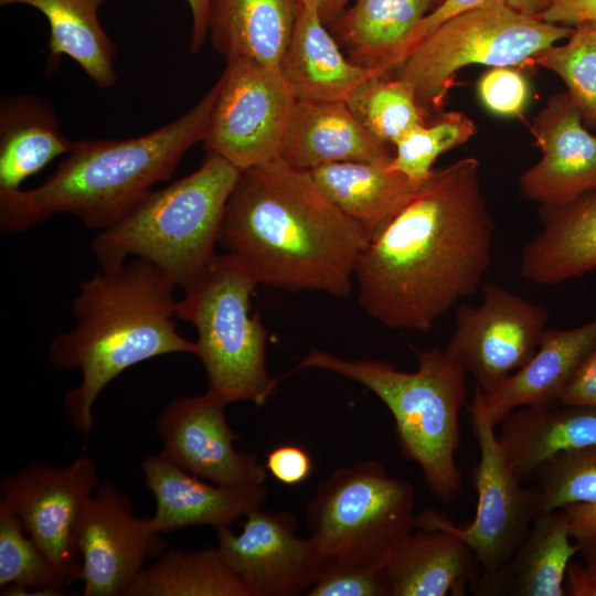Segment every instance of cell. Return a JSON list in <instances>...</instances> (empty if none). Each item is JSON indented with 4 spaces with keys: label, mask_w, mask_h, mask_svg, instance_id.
Returning a JSON list of instances; mask_svg holds the SVG:
<instances>
[{
    "label": "cell",
    "mask_w": 596,
    "mask_h": 596,
    "mask_svg": "<svg viewBox=\"0 0 596 596\" xmlns=\"http://www.w3.org/2000/svg\"><path fill=\"white\" fill-rule=\"evenodd\" d=\"M539 17L546 22L572 28L596 23V0H553Z\"/></svg>",
    "instance_id": "cell-42"
},
{
    "label": "cell",
    "mask_w": 596,
    "mask_h": 596,
    "mask_svg": "<svg viewBox=\"0 0 596 596\" xmlns=\"http://www.w3.org/2000/svg\"><path fill=\"white\" fill-rule=\"evenodd\" d=\"M565 509L535 515L528 534L511 557L500 586L517 596H563L571 558L579 551L571 543Z\"/></svg>",
    "instance_id": "cell-30"
},
{
    "label": "cell",
    "mask_w": 596,
    "mask_h": 596,
    "mask_svg": "<svg viewBox=\"0 0 596 596\" xmlns=\"http://www.w3.org/2000/svg\"><path fill=\"white\" fill-rule=\"evenodd\" d=\"M98 485L96 464L88 456L64 467L32 462L0 482V504L18 518L68 585L81 579L76 528Z\"/></svg>",
    "instance_id": "cell-12"
},
{
    "label": "cell",
    "mask_w": 596,
    "mask_h": 596,
    "mask_svg": "<svg viewBox=\"0 0 596 596\" xmlns=\"http://www.w3.org/2000/svg\"><path fill=\"white\" fill-rule=\"evenodd\" d=\"M434 0H354L333 23L351 61L380 76L408 55L412 38Z\"/></svg>",
    "instance_id": "cell-25"
},
{
    "label": "cell",
    "mask_w": 596,
    "mask_h": 596,
    "mask_svg": "<svg viewBox=\"0 0 596 596\" xmlns=\"http://www.w3.org/2000/svg\"><path fill=\"white\" fill-rule=\"evenodd\" d=\"M299 0H211L207 34L226 61L278 67L290 42Z\"/></svg>",
    "instance_id": "cell-26"
},
{
    "label": "cell",
    "mask_w": 596,
    "mask_h": 596,
    "mask_svg": "<svg viewBox=\"0 0 596 596\" xmlns=\"http://www.w3.org/2000/svg\"><path fill=\"white\" fill-rule=\"evenodd\" d=\"M414 350L417 369L413 372L398 370L386 361L345 359L317 349L297 369L331 372L373 392L394 418L404 456L418 465L432 494L449 503L461 489L456 453L467 372L446 351Z\"/></svg>",
    "instance_id": "cell-5"
},
{
    "label": "cell",
    "mask_w": 596,
    "mask_h": 596,
    "mask_svg": "<svg viewBox=\"0 0 596 596\" xmlns=\"http://www.w3.org/2000/svg\"><path fill=\"white\" fill-rule=\"evenodd\" d=\"M541 231L525 245L520 274L551 286L596 269V190L565 204H540Z\"/></svg>",
    "instance_id": "cell-22"
},
{
    "label": "cell",
    "mask_w": 596,
    "mask_h": 596,
    "mask_svg": "<svg viewBox=\"0 0 596 596\" xmlns=\"http://www.w3.org/2000/svg\"><path fill=\"white\" fill-rule=\"evenodd\" d=\"M203 145L238 170L281 158L297 99L278 67L226 61Z\"/></svg>",
    "instance_id": "cell-10"
},
{
    "label": "cell",
    "mask_w": 596,
    "mask_h": 596,
    "mask_svg": "<svg viewBox=\"0 0 596 596\" xmlns=\"http://www.w3.org/2000/svg\"><path fill=\"white\" fill-rule=\"evenodd\" d=\"M508 6L525 14H542L553 0H503Z\"/></svg>",
    "instance_id": "cell-47"
},
{
    "label": "cell",
    "mask_w": 596,
    "mask_h": 596,
    "mask_svg": "<svg viewBox=\"0 0 596 596\" xmlns=\"http://www.w3.org/2000/svg\"><path fill=\"white\" fill-rule=\"evenodd\" d=\"M216 83L184 114L140 136L73 141L39 187L0 192V228L19 233L67 213L105 230L136 206L152 187L171 178L183 156L205 139Z\"/></svg>",
    "instance_id": "cell-4"
},
{
    "label": "cell",
    "mask_w": 596,
    "mask_h": 596,
    "mask_svg": "<svg viewBox=\"0 0 596 596\" xmlns=\"http://www.w3.org/2000/svg\"><path fill=\"white\" fill-rule=\"evenodd\" d=\"M140 468L156 501L148 522L159 534L193 525H211L216 530L230 526L237 518L260 508L267 498L264 483L211 485L160 453L145 457Z\"/></svg>",
    "instance_id": "cell-18"
},
{
    "label": "cell",
    "mask_w": 596,
    "mask_h": 596,
    "mask_svg": "<svg viewBox=\"0 0 596 596\" xmlns=\"http://www.w3.org/2000/svg\"><path fill=\"white\" fill-rule=\"evenodd\" d=\"M477 89L482 104L501 116H520L530 95L525 77L511 66L491 67L479 78Z\"/></svg>",
    "instance_id": "cell-38"
},
{
    "label": "cell",
    "mask_w": 596,
    "mask_h": 596,
    "mask_svg": "<svg viewBox=\"0 0 596 596\" xmlns=\"http://www.w3.org/2000/svg\"><path fill=\"white\" fill-rule=\"evenodd\" d=\"M345 103L371 137L383 145H395L432 118L411 85L391 74L371 77Z\"/></svg>",
    "instance_id": "cell-32"
},
{
    "label": "cell",
    "mask_w": 596,
    "mask_h": 596,
    "mask_svg": "<svg viewBox=\"0 0 596 596\" xmlns=\"http://www.w3.org/2000/svg\"><path fill=\"white\" fill-rule=\"evenodd\" d=\"M265 468L279 482L296 486L310 476L313 462L305 448L295 444H284L267 454Z\"/></svg>",
    "instance_id": "cell-39"
},
{
    "label": "cell",
    "mask_w": 596,
    "mask_h": 596,
    "mask_svg": "<svg viewBox=\"0 0 596 596\" xmlns=\"http://www.w3.org/2000/svg\"><path fill=\"white\" fill-rule=\"evenodd\" d=\"M560 402L565 405L596 408V343L565 385Z\"/></svg>",
    "instance_id": "cell-40"
},
{
    "label": "cell",
    "mask_w": 596,
    "mask_h": 596,
    "mask_svg": "<svg viewBox=\"0 0 596 596\" xmlns=\"http://www.w3.org/2000/svg\"><path fill=\"white\" fill-rule=\"evenodd\" d=\"M488 1L490 0H443L423 19L418 25L412 38L409 53L425 35L445 21L462 12L480 7Z\"/></svg>",
    "instance_id": "cell-43"
},
{
    "label": "cell",
    "mask_w": 596,
    "mask_h": 596,
    "mask_svg": "<svg viewBox=\"0 0 596 596\" xmlns=\"http://www.w3.org/2000/svg\"><path fill=\"white\" fill-rule=\"evenodd\" d=\"M471 425L480 459L473 469L478 493L475 519L451 529L472 551L480 576V590L497 592L507 566L525 538L538 513L534 488H522L511 469L482 405L476 396L469 404Z\"/></svg>",
    "instance_id": "cell-11"
},
{
    "label": "cell",
    "mask_w": 596,
    "mask_h": 596,
    "mask_svg": "<svg viewBox=\"0 0 596 596\" xmlns=\"http://www.w3.org/2000/svg\"><path fill=\"white\" fill-rule=\"evenodd\" d=\"M187 2L192 17L190 51L198 53L207 36L211 0H187Z\"/></svg>",
    "instance_id": "cell-45"
},
{
    "label": "cell",
    "mask_w": 596,
    "mask_h": 596,
    "mask_svg": "<svg viewBox=\"0 0 596 596\" xmlns=\"http://www.w3.org/2000/svg\"><path fill=\"white\" fill-rule=\"evenodd\" d=\"M51 105L34 95L7 98L0 107V192L20 190L30 177L72 148Z\"/></svg>",
    "instance_id": "cell-29"
},
{
    "label": "cell",
    "mask_w": 596,
    "mask_h": 596,
    "mask_svg": "<svg viewBox=\"0 0 596 596\" xmlns=\"http://www.w3.org/2000/svg\"><path fill=\"white\" fill-rule=\"evenodd\" d=\"M386 567L350 557L327 558L307 596H387Z\"/></svg>",
    "instance_id": "cell-37"
},
{
    "label": "cell",
    "mask_w": 596,
    "mask_h": 596,
    "mask_svg": "<svg viewBox=\"0 0 596 596\" xmlns=\"http://www.w3.org/2000/svg\"><path fill=\"white\" fill-rule=\"evenodd\" d=\"M435 1V4L437 6L438 3H440L443 0H434ZM435 6V7H436Z\"/></svg>",
    "instance_id": "cell-48"
},
{
    "label": "cell",
    "mask_w": 596,
    "mask_h": 596,
    "mask_svg": "<svg viewBox=\"0 0 596 596\" xmlns=\"http://www.w3.org/2000/svg\"><path fill=\"white\" fill-rule=\"evenodd\" d=\"M392 158L345 102L297 100L281 156L288 164L310 171L336 162L390 163Z\"/></svg>",
    "instance_id": "cell-23"
},
{
    "label": "cell",
    "mask_w": 596,
    "mask_h": 596,
    "mask_svg": "<svg viewBox=\"0 0 596 596\" xmlns=\"http://www.w3.org/2000/svg\"><path fill=\"white\" fill-rule=\"evenodd\" d=\"M592 448L561 453L540 468L539 483L533 487L538 513L596 503V451Z\"/></svg>",
    "instance_id": "cell-36"
},
{
    "label": "cell",
    "mask_w": 596,
    "mask_h": 596,
    "mask_svg": "<svg viewBox=\"0 0 596 596\" xmlns=\"http://www.w3.org/2000/svg\"><path fill=\"white\" fill-rule=\"evenodd\" d=\"M175 285L150 262L136 258L96 274L72 301L75 327L55 336L47 358L58 369H77L81 382L63 404L72 426L88 435L100 392L117 375L142 361L171 353L195 354L173 317Z\"/></svg>",
    "instance_id": "cell-3"
},
{
    "label": "cell",
    "mask_w": 596,
    "mask_h": 596,
    "mask_svg": "<svg viewBox=\"0 0 596 596\" xmlns=\"http://www.w3.org/2000/svg\"><path fill=\"white\" fill-rule=\"evenodd\" d=\"M477 132L473 121L460 111H441L404 135L394 146L390 167L412 181L429 178L439 155L458 147Z\"/></svg>",
    "instance_id": "cell-34"
},
{
    "label": "cell",
    "mask_w": 596,
    "mask_h": 596,
    "mask_svg": "<svg viewBox=\"0 0 596 596\" xmlns=\"http://www.w3.org/2000/svg\"><path fill=\"white\" fill-rule=\"evenodd\" d=\"M494 230L479 160L434 169L362 252L354 278L361 308L390 329L428 332L477 291Z\"/></svg>",
    "instance_id": "cell-1"
},
{
    "label": "cell",
    "mask_w": 596,
    "mask_h": 596,
    "mask_svg": "<svg viewBox=\"0 0 596 596\" xmlns=\"http://www.w3.org/2000/svg\"><path fill=\"white\" fill-rule=\"evenodd\" d=\"M125 596H249L217 547L166 550L147 565Z\"/></svg>",
    "instance_id": "cell-31"
},
{
    "label": "cell",
    "mask_w": 596,
    "mask_h": 596,
    "mask_svg": "<svg viewBox=\"0 0 596 596\" xmlns=\"http://www.w3.org/2000/svg\"><path fill=\"white\" fill-rule=\"evenodd\" d=\"M321 192L370 240L415 195L422 183L390 163L336 162L309 171Z\"/></svg>",
    "instance_id": "cell-27"
},
{
    "label": "cell",
    "mask_w": 596,
    "mask_h": 596,
    "mask_svg": "<svg viewBox=\"0 0 596 596\" xmlns=\"http://www.w3.org/2000/svg\"><path fill=\"white\" fill-rule=\"evenodd\" d=\"M76 544L85 596H125L146 563L167 550L148 518L135 515L129 498L109 480L82 509Z\"/></svg>",
    "instance_id": "cell-14"
},
{
    "label": "cell",
    "mask_w": 596,
    "mask_h": 596,
    "mask_svg": "<svg viewBox=\"0 0 596 596\" xmlns=\"http://www.w3.org/2000/svg\"><path fill=\"white\" fill-rule=\"evenodd\" d=\"M415 526L385 570L387 596L465 595L476 579L470 547L435 511L417 515Z\"/></svg>",
    "instance_id": "cell-19"
},
{
    "label": "cell",
    "mask_w": 596,
    "mask_h": 596,
    "mask_svg": "<svg viewBox=\"0 0 596 596\" xmlns=\"http://www.w3.org/2000/svg\"><path fill=\"white\" fill-rule=\"evenodd\" d=\"M257 284L226 253L215 255L177 301L175 316L196 332V352L210 394L228 405L263 406L279 380L266 366L267 330L252 313Z\"/></svg>",
    "instance_id": "cell-7"
},
{
    "label": "cell",
    "mask_w": 596,
    "mask_h": 596,
    "mask_svg": "<svg viewBox=\"0 0 596 596\" xmlns=\"http://www.w3.org/2000/svg\"><path fill=\"white\" fill-rule=\"evenodd\" d=\"M498 440L520 480L561 453L596 447V408L561 402L522 406L501 423Z\"/></svg>",
    "instance_id": "cell-24"
},
{
    "label": "cell",
    "mask_w": 596,
    "mask_h": 596,
    "mask_svg": "<svg viewBox=\"0 0 596 596\" xmlns=\"http://www.w3.org/2000/svg\"><path fill=\"white\" fill-rule=\"evenodd\" d=\"M570 519L571 536L585 541L596 535V503H579L564 508Z\"/></svg>",
    "instance_id": "cell-44"
},
{
    "label": "cell",
    "mask_w": 596,
    "mask_h": 596,
    "mask_svg": "<svg viewBox=\"0 0 596 596\" xmlns=\"http://www.w3.org/2000/svg\"><path fill=\"white\" fill-rule=\"evenodd\" d=\"M351 0H320L319 11L324 24L334 23Z\"/></svg>",
    "instance_id": "cell-46"
},
{
    "label": "cell",
    "mask_w": 596,
    "mask_h": 596,
    "mask_svg": "<svg viewBox=\"0 0 596 596\" xmlns=\"http://www.w3.org/2000/svg\"><path fill=\"white\" fill-rule=\"evenodd\" d=\"M572 26L554 24L490 0L441 23L392 72L413 88L425 111H443L457 72L479 64L520 66L566 39Z\"/></svg>",
    "instance_id": "cell-8"
},
{
    "label": "cell",
    "mask_w": 596,
    "mask_h": 596,
    "mask_svg": "<svg viewBox=\"0 0 596 596\" xmlns=\"http://www.w3.org/2000/svg\"><path fill=\"white\" fill-rule=\"evenodd\" d=\"M241 170L209 152L192 173L150 191L114 225L98 233L92 251L104 270L128 256L142 258L188 288L215 257L228 198Z\"/></svg>",
    "instance_id": "cell-6"
},
{
    "label": "cell",
    "mask_w": 596,
    "mask_h": 596,
    "mask_svg": "<svg viewBox=\"0 0 596 596\" xmlns=\"http://www.w3.org/2000/svg\"><path fill=\"white\" fill-rule=\"evenodd\" d=\"M241 533L216 530L217 550L249 596L305 594L327 557L316 541L297 534L298 520L288 511H249Z\"/></svg>",
    "instance_id": "cell-15"
},
{
    "label": "cell",
    "mask_w": 596,
    "mask_h": 596,
    "mask_svg": "<svg viewBox=\"0 0 596 596\" xmlns=\"http://www.w3.org/2000/svg\"><path fill=\"white\" fill-rule=\"evenodd\" d=\"M369 243L318 188L281 158L241 171L219 244L257 285L344 297Z\"/></svg>",
    "instance_id": "cell-2"
},
{
    "label": "cell",
    "mask_w": 596,
    "mask_h": 596,
    "mask_svg": "<svg viewBox=\"0 0 596 596\" xmlns=\"http://www.w3.org/2000/svg\"><path fill=\"white\" fill-rule=\"evenodd\" d=\"M320 0H299L295 29L279 71L297 100L347 102L368 79L380 76L347 58L326 29Z\"/></svg>",
    "instance_id": "cell-21"
},
{
    "label": "cell",
    "mask_w": 596,
    "mask_h": 596,
    "mask_svg": "<svg viewBox=\"0 0 596 596\" xmlns=\"http://www.w3.org/2000/svg\"><path fill=\"white\" fill-rule=\"evenodd\" d=\"M225 404L209 392L173 398L155 422L162 454L185 471L221 486L264 483L265 465L237 450Z\"/></svg>",
    "instance_id": "cell-16"
},
{
    "label": "cell",
    "mask_w": 596,
    "mask_h": 596,
    "mask_svg": "<svg viewBox=\"0 0 596 596\" xmlns=\"http://www.w3.org/2000/svg\"><path fill=\"white\" fill-rule=\"evenodd\" d=\"M107 0H0V6L24 4L47 20L46 70L54 71L63 56L72 58L98 86L117 81L116 50L104 30L98 12Z\"/></svg>",
    "instance_id": "cell-28"
},
{
    "label": "cell",
    "mask_w": 596,
    "mask_h": 596,
    "mask_svg": "<svg viewBox=\"0 0 596 596\" xmlns=\"http://www.w3.org/2000/svg\"><path fill=\"white\" fill-rule=\"evenodd\" d=\"M596 343V319L571 329H545L532 358L489 391L473 396L496 427L512 411L560 402L571 376Z\"/></svg>",
    "instance_id": "cell-20"
},
{
    "label": "cell",
    "mask_w": 596,
    "mask_h": 596,
    "mask_svg": "<svg viewBox=\"0 0 596 596\" xmlns=\"http://www.w3.org/2000/svg\"><path fill=\"white\" fill-rule=\"evenodd\" d=\"M547 320L543 306L497 284H487L479 305H457L455 331L445 351L486 392L532 358Z\"/></svg>",
    "instance_id": "cell-13"
},
{
    "label": "cell",
    "mask_w": 596,
    "mask_h": 596,
    "mask_svg": "<svg viewBox=\"0 0 596 596\" xmlns=\"http://www.w3.org/2000/svg\"><path fill=\"white\" fill-rule=\"evenodd\" d=\"M530 61L558 75L584 124L596 127V23L574 26L565 44L553 45Z\"/></svg>",
    "instance_id": "cell-35"
},
{
    "label": "cell",
    "mask_w": 596,
    "mask_h": 596,
    "mask_svg": "<svg viewBox=\"0 0 596 596\" xmlns=\"http://www.w3.org/2000/svg\"><path fill=\"white\" fill-rule=\"evenodd\" d=\"M541 159L524 171L520 194L540 204H565L596 190V135L586 129L568 92L551 96L531 125Z\"/></svg>",
    "instance_id": "cell-17"
},
{
    "label": "cell",
    "mask_w": 596,
    "mask_h": 596,
    "mask_svg": "<svg viewBox=\"0 0 596 596\" xmlns=\"http://www.w3.org/2000/svg\"><path fill=\"white\" fill-rule=\"evenodd\" d=\"M583 551L585 564H570L566 571L565 594L596 596V535L577 542Z\"/></svg>",
    "instance_id": "cell-41"
},
{
    "label": "cell",
    "mask_w": 596,
    "mask_h": 596,
    "mask_svg": "<svg viewBox=\"0 0 596 596\" xmlns=\"http://www.w3.org/2000/svg\"><path fill=\"white\" fill-rule=\"evenodd\" d=\"M415 489L373 459L336 470L307 503L310 536L327 558L387 567L414 531Z\"/></svg>",
    "instance_id": "cell-9"
},
{
    "label": "cell",
    "mask_w": 596,
    "mask_h": 596,
    "mask_svg": "<svg viewBox=\"0 0 596 596\" xmlns=\"http://www.w3.org/2000/svg\"><path fill=\"white\" fill-rule=\"evenodd\" d=\"M66 585L65 576L18 518L0 504V594L61 595Z\"/></svg>",
    "instance_id": "cell-33"
}]
</instances>
